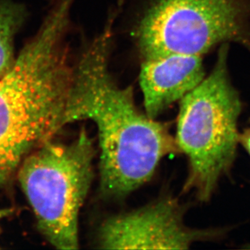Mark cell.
I'll return each mask as SVG.
<instances>
[{"instance_id": "cell-10", "label": "cell", "mask_w": 250, "mask_h": 250, "mask_svg": "<svg viewBox=\"0 0 250 250\" xmlns=\"http://www.w3.org/2000/svg\"><path fill=\"white\" fill-rule=\"evenodd\" d=\"M12 212H13V210L11 208L0 209V225H1L2 220H4L5 218L8 217L11 214H12ZM0 231H1V228H0Z\"/></svg>"}, {"instance_id": "cell-2", "label": "cell", "mask_w": 250, "mask_h": 250, "mask_svg": "<svg viewBox=\"0 0 250 250\" xmlns=\"http://www.w3.org/2000/svg\"><path fill=\"white\" fill-rule=\"evenodd\" d=\"M76 1L53 0L38 33L0 77V186L66 125L75 64L67 35Z\"/></svg>"}, {"instance_id": "cell-6", "label": "cell", "mask_w": 250, "mask_h": 250, "mask_svg": "<svg viewBox=\"0 0 250 250\" xmlns=\"http://www.w3.org/2000/svg\"><path fill=\"white\" fill-rule=\"evenodd\" d=\"M184 213L173 198L160 199L105 220L100 229L99 244L109 250H187L217 236L215 231L187 227Z\"/></svg>"}, {"instance_id": "cell-3", "label": "cell", "mask_w": 250, "mask_h": 250, "mask_svg": "<svg viewBox=\"0 0 250 250\" xmlns=\"http://www.w3.org/2000/svg\"><path fill=\"white\" fill-rule=\"evenodd\" d=\"M229 49L219 46L212 71L180 101L175 141L189 162L185 189L204 202L231 168L240 137L242 105L229 75Z\"/></svg>"}, {"instance_id": "cell-8", "label": "cell", "mask_w": 250, "mask_h": 250, "mask_svg": "<svg viewBox=\"0 0 250 250\" xmlns=\"http://www.w3.org/2000/svg\"><path fill=\"white\" fill-rule=\"evenodd\" d=\"M28 17L23 3L0 0V77L14 63V40Z\"/></svg>"}, {"instance_id": "cell-9", "label": "cell", "mask_w": 250, "mask_h": 250, "mask_svg": "<svg viewBox=\"0 0 250 250\" xmlns=\"http://www.w3.org/2000/svg\"><path fill=\"white\" fill-rule=\"evenodd\" d=\"M239 143H241L243 145L244 147L250 155V128L245 130L242 134H240Z\"/></svg>"}, {"instance_id": "cell-4", "label": "cell", "mask_w": 250, "mask_h": 250, "mask_svg": "<svg viewBox=\"0 0 250 250\" xmlns=\"http://www.w3.org/2000/svg\"><path fill=\"white\" fill-rule=\"evenodd\" d=\"M129 34L141 61L203 56L225 43L250 52V0H140Z\"/></svg>"}, {"instance_id": "cell-5", "label": "cell", "mask_w": 250, "mask_h": 250, "mask_svg": "<svg viewBox=\"0 0 250 250\" xmlns=\"http://www.w3.org/2000/svg\"><path fill=\"white\" fill-rule=\"evenodd\" d=\"M94 156L92 139L82 129L70 144L45 142L17 170L38 229L59 250L79 248V214L92 184Z\"/></svg>"}, {"instance_id": "cell-7", "label": "cell", "mask_w": 250, "mask_h": 250, "mask_svg": "<svg viewBox=\"0 0 250 250\" xmlns=\"http://www.w3.org/2000/svg\"><path fill=\"white\" fill-rule=\"evenodd\" d=\"M205 77L201 55L172 53L143 60L139 84L146 115L156 119L191 92Z\"/></svg>"}, {"instance_id": "cell-1", "label": "cell", "mask_w": 250, "mask_h": 250, "mask_svg": "<svg viewBox=\"0 0 250 250\" xmlns=\"http://www.w3.org/2000/svg\"><path fill=\"white\" fill-rule=\"evenodd\" d=\"M122 4L109 12L103 30L74 64L64 114L65 125L88 119L97 125L101 189L111 198L125 197L148 182L161 160L179 151L166 125L138 108L132 87L118 86L109 72Z\"/></svg>"}]
</instances>
